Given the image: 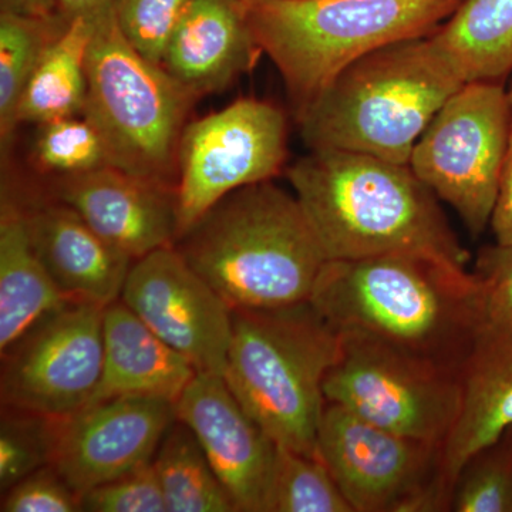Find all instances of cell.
I'll return each mask as SVG.
<instances>
[{
	"instance_id": "6da1fadb",
	"label": "cell",
	"mask_w": 512,
	"mask_h": 512,
	"mask_svg": "<svg viewBox=\"0 0 512 512\" xmlns=\"http://www.w3.org/2000/svg\"><path fill=\"white\" fill-rule=\"evenodd\" d=\"M309 302L340 336L369 340L457 375L483 332L476 274L427 256L328 261Z\"/></svg>"
},
{
	"instance_id": "7a4b0ae2",
	"label": "cell",
	"mask_w": 512,
	"mask_h": 512,
	"mask_svg": "<svg viewBox=\"0 0 512 512\" xmlns=\"http://www.w3.org/2000/svg\"><path fill=\"white\" fill-rule=\"evenodd\" d=\"M286 175L328 261L404 254L467 268L470 252L410 164L322 148Z\"/></svg>"
},
{
	"instance_id": "3957f363",
	"label": "cell",
	"mask_w": 512,
	"mask_h": 512,
	"mask_svg": "<svg viewBox=\"0 0 512 512\" xmlns=\"http://www.w3.org/2000/svg\"><path fill=\"white\" fill-rule=\"evenodd\" d=\"M174 247L232 309L309 301L328 262L298 197L272 180L222 198Z\"/></svg>"
},
{
	"instance_id": "277c9868",
	"label": "cell",
	"mask_w": 512,
	"mask_h": 512,
	"mask_svg": "<svg viewBox=\"0 0 512 512\" xmlns=\"http://www.w3.org/2000/svg\"><path fill=\"white\" fill-rule=\"evenodd\" d=\"M464 84L431 36L403 40L349 64L296 121L309 150L410 164L421 134Z\"/></svg>"
},
{
	"instance_id": "5b68a950",
	"label": "cell",
	"mask_w": 512,
	"mask_h": 512,
	"mask_svg": "<svg viewBox=\"0 0 512 512\" xmlns=\"http://www.w3.org/2000/svg\"><path fill=\"white\" fill-rule=\"evenodd\" d=\"M256 45L284 79L295 119L343 69L430 36L461 0H241Z\"/></svg>"
},
{
	"instance_id": "8992f818",
	"label": "cell",
	"mask_w": 512,
	"mask_h": 512,
	"mask_svg": "<svg viewBox=\"0 0 512 512\" xmlns=\"http://www.w3.org/2000/svg\"><path fill=\"white\" fill-rule=\"evenodd\" d=\"M224 379L279 447L316 454L326 376L342 336L311 302L284 308H235Z\"/></svg>"
},
{
	"instance_id": "52a82bcc",
	"label": "cell",
	"mask_w": 512,
	"mask_h": 512,
	"mask_svg": "<svg viewBox=\"0 0 512 512\" xmlns=\"http://www.w3.org/2000/svg\"><path fill=\"white\" fill-rule=\"evenodd\" d=\"M86 76L83 116L103 138L111 167L175 187L178 146L198 97L127 42L113 3L97 15Z\"/></svg>"
},
{
	"instance_id": "ba28073f",
	"label": "cell",
	"mask_w": 512,
	"mask_h": 512,
	"mask_svg": "<svg viewBox=\"0 0 512 512\" xmlns=\"http://www.w3.org/2000/svg\"><path fill=\"white\" fill-rule=\"evenodd\" d=\"M512 131L501 82H468L437 111L410 157L414 174L454 208L473 237L487 229Z\"/></svg>"
},
{
	"instance_id": "9c48e42d",
	"label": "cell",
	"mask_w": 512,
	"mask_h": 512,
	"mask_svg": "<svg viewBox=\"0 0 512 512\" xmlns=\"http://www.w3.org/2000/svg\"><path fill=\"white\" fill-rule=\"evenodd\" d=\"M342 340V353L323 386L326 402L443 448L460 414V375L369 340Z\"/></svg>"
},
{
	"instance_id": "30bf717a",
	"label": "cell",
	"mask_w": 512,
	"mask_h": 512,
	"mask_svg": "<svg viewBox=\"0 0 512 512\" xmlns=\"http://www.w3.org/2000/svg\"><path fill=\"white\" fill-rule=\"evenodd\" d=\"M286 156L288 121L269 101L239 99L190 121L177 154L178 239L231 192L272 180Z\"/></svg>"
},
{
	"instance_id": "8fae6325",
	"label": "cell",
	"mask_w": 512,
	"mask_h": 512,
	"mask_svg": "<svg viewBox=\"0 0 512 512\" xmlns=\"http://www.w3.org/2000/svg\"><path fill=\"white\" fill-rule=\"evenodd\" d=\"M316 456L353 512H444L436 488L440 447L384 430L326 402Z\"/></svg>"
},
{
	"instance_id": "7c38bea8",
	"label": "cell",
	"mask_w": 512,
	"mask_h": 512,
	"mask_svg": "<svg viewBox=\"0 0 512 512\" xmlns=\"http://www.w3.org/2000/svg\"><path fill=\"white\" fill-rule=\"evenodd\" d=\"M106 306L67 303L2 353V407L63 419L92 402L103 372Z\"/></svg>"
},
{
	"instance_id": "4fadbf2b",
	"label": "cell",
	"mask_w": 512,
	"mask_h": 512,
	"mask_svg": "<svg viewBox=\"0 0 512 512\" xmlns=\"http://www.w3.org/2000/svg\"><path fill=\"white\" fill-rule=\"evenodd\" d=\"M120 299L197 372L225 375L234 309L177 248L134 261Z\"/></svg>"
},
{
	"instance_id": "5bb4252c",
	"label": "cell",
	"mask_w": 512,
	"mask_h": 512,
	"mask_svg": "<svg viewBox=\"0 0 512 512\" xmlns=\"http://www.w3.org/2000/svg\"><path fill=\"white\" fill-rule=\"evenodd\" d=\"M177 420L174 403L119 397L52 419L50 466L82 495L153 463Z\"/></svg>"
},
{
	"instance_id": "9a60e30c",
	"label": "cell",
	"mask_w": 512,
	"mask_h": 512,
	"mask_svg": "<svg viewBox=\"0 0 512 512\" xmlns=\"http://www.w3.org/2000/svg\"><path fill=\"white\" fill-rule=\"evenodd\" d=\"M200 441L237 512H271L278 444L238 402L224 376L198 372L174 404Z\"/></svg>"
},
{
	"instance_id": "2e32d148",
	"label": "cell",
	"mask_w": 512,
	"mask_h": 512,
	"mask_svg": "<svg viewBox=\"0 0 512 512\" xmlns=\"http://www.w3.org/2000/svg\"><path fill=\"white\" fill-rule=\"evenodd\" d=\"M55 200L73 208L114 248L137 261L178 239L175 187L120 168L59 175Z\"/></svg>"
},
{
	"instance_id": "e0dca14e",
	"label": "cell",
	"mask_w": 512,
	"mask_h": 512,
	"mask_svg": "<svg viewBox=\"0 0 512 512\" xmlns=\"http://www.w3.org/2000/svg\"><path fill=\"white\" fill-rule=\"evenodd\" d=\"M22 207L32 247L67 298L101 306L119 301L133 259L63 202Z\"/></svg>"
},
{
	"instance_id": "ac0fdd59",
	"label": "cell",
	"mask_w": 512,
	"mask_h": 512,
	"mask_svg": "<svg viewBox=\"0 0 512 512\" xmlns=\"http://www.w3.org/2000/svg\"><path fill=\"white\" fill-rule=\"evenodd\" d=\"M460 380V414L441 448L436 478L444 511H450L454 481L468 458L512 427V328L481 333Z\"/></svg>"
},
{
	"instance_id": "d6986e66",
	"label": "cell",
	"mask_w": 512,
	"mask_h": 512,
	"mask_svg": "<svg viewBox=\"0 0 512 512\" xmlns=\"http://www.w3.org/2000/svg\"><path fill=\"white\" fill-rule=\"evenodd\" d=\"M262 55L241 0H190L165 50L163 67L200 99L251 72Z\"/></svg>"
},
{
	"instance_id": "ffe728a7",
	"label": "cell",
	"mask_w": 512,
	"mask_h": 512,
	"mask_svg": "<svg viewBox=\"0 0 512 512\" xmlns=\"http://www.w3.org/2000/svg\"><path fill=\"white\" fill-rule=\"evenodd\" d=\"M103 343V372L90 404L119 397L175 404L197 376V369L121 299L104 308Z\"/></svg>"
},
{
	"instance_id": "44dd1931",
	"label": "cell",
	"mask_w": 512,
	"mask_h": 512,
	"mask_svg": "<svg viewBox=\"0 0 512 512\" xmlns=\"http://www.w3.org/2000/svg\"><path fill=\"white\" fill-rule=\"evenodd\" d=\"M30 242L25 211L3 195L0 212V353L67 303Z\"/></svg>"
},
{
	"instance_id": "7402d4cb",
	"label": "cell",
	"mask_w": 512,
	"mask_h": 512,
	"mask_svg": "<svg viewBox=\"0 0 512 512\" xmlns=\"http://www.w3.org/2000/svg\"><path fill=\"white\" fill-rule=\"evenodd\" d=\"M430 36L466 83L512 73V0H461Z\"/></svg>"
},
{
	"instance_id": "603a6c76",
	"label": "cell",
	"mask_w": 512,
	"mask_h": 512,
	"mask_svg": "<svg viewBox=\"0 0 512 512\" xmlns=\"http://www.w3.org/2000/svg\"><path fill=\"white\" fill-rule=\"evenodd\" d=\"M99 13L73 19L47 46L19 101L18 126L83 116L87 50Z\"/></svg>"
},
{
	"instance_id": "cb8c5ba5",
	"label": "cell",
	"mask_w": 512,
	"mask_h": 512,
	"mask_svg": "<svg viewBox=\"0 0 512 512\" xmlns=\"http://www.w3.org/2000/svg\"><path fill=\"white\" fill-rule=\"evenodd\" d=\"M153 466L168 512H237L200 441L181 421L165 433Z\"/></svg>"
},
{
	"instance_id": "d4e9b609",
	"label": "cell",
	"mask_w": 512,
	"mask_h": 512,
	"mask_svg": "<svg viewBox=\"0 0 512 512\" xmlns=\"http://www.w3.org/2000/svg\"><path fill=\"white\" fill-rule=\"evenodd\" d=\"M69 20L62 15L33 18L2 12L0 16V137L2 146L15 133L16 113L26 84L42 59L47 46Z\"/></svg>"
},
{
	"instance_id": "484cf974",
	"label": "cell",
	"mask_w": 512,
	"mask_h": 512,
	"mask_svg": "<svg viewBox=\"0 0 512 512\" xmlns=\"http://www.w3.org/2000/svg\"><path fill=\"white\" fill-rule=\"evenodd\" d=\"M271 512H353L318 456L278 447Z\"/></svg>"
},
{
	"instance_id": "4316f807",
	"label": "cell",
	"mask_w": 512,
	"mask_h": 512,
	"mask_svg": "<svg viewBox=\"0 0 512 512\" xmlns=\"http://www.w3.org/2000/svg\"><path fill=\"white\" fill-rule=\"evenodd\" d=\"M450 511L512 512V427L468 458L454 481Z\"/></svg>"
},
{
	"instance_id": "83f0119b",
	"label": "cell",
	"mask_w": 512,
	"mask_h": 512,
	"mask_svg": "<svg viewBox=\"0 0 512 512\" xmlns=\"http://www.w3.org/2000/svg\"><path fill=\"white\" fill-rule=\"evenodd\" d=\"M37 128L33 156L42 170L59 177L110 165L106 144L86 117H64Z\"/></svg>"
},
{
	"instance_id": "f1b7e54d",
	"label": "cell",
	"mask_w": 512,
	"mask_h": 512,
	"mask_svg": "<svg viewBox=\"0 0 512 512\" xmlns=\"http://www.w3.org/2000/svg\"><path fill=\"white\" fill-rule=\"evenodd\" d=\"M52 419L2 407L0 490L8 491L29 474L49 466Z\"/></svg>"
},
{
	"instance_id": "f546056e",
	"label": "cell",
	"mask_w": 512,
	"mask_h": 512,
	"mask_svg": "<svg viewBox=\"0 0 512 512\" xmlns=\"http://www.w3.org/2000/svg\"><path fill=\"white\" fill-rule=\"evenodd\" d=\"M190 0H113L117 25L134 49L163 66L170 43Z\"/></svg>"
},
{
	"instance_id": "4dcf8cb0",
	"label": "cell",
	"mask_w": 512,
	"mask_h": 512,
	"mask_svg": "<svg viewBox=\"0 0 512 512\" xmlns=\"http://www.w3.org/2000/svg\"><path fill=\"white\" fill-rule=\"evenodd\" d=\"M87 512H168L153 463L80 495Z\"/></svg>"
},
{
	"instance_id": "1f68e13d",
	"label": "cell",
	"mask_w": 512,
	"mask_h": 512,
	"mask_svg": "<svg viewBox=\"0 0 512 512\" xmlns=\"http://www.w3.org/2000/svg\"><path fill=\"white\" fill-rule=\"evenodd\" d=\"M474 274L483 292V332L512 328V244L481 248Z\"/></svg>"
},
{
	"instance_id": "d6a6232c",
	"label": "cell",
	"mask_w": 512,
	"mask_h": 512,
	"mask_svg": "<svg viewBox=\"0 0 512 512\" xmlns=\"http://www.w3.org/2000/svg\"><path fill=\"white\" fill-rule=\"evenodd\" d=\"M0 511L77 512L82 505L80 495L49 464L5 491Z\"/></svg>"
},
{
	"instance_id": "836d02e7",
	"label": "cell",
	"mask_w": 512,
	"mask_h": 512,
	"mask_svg": "<svg viewBox=\"0 0 512 512\" xmlns=\"http://www.w3.org/2000/svg\"><path fill=\"white\" fill-rule=\"evenodd\" d=\"M490 227L497 244H512V131Z\"/></svg>"
},
{
	"instance_id": "e575fe53",
	"label": "cell",
	"mask_w": 512,
	"mask_h": 512,
	"mask_svg": "<svg viewBox=\"0 0 512 512\" xmlns=\"http://www.w3.org/2000/svg\"><path fill=\"white\" fill-rule=\"evenodd\" d=\"M2 12L33 18H53L60 15L56 0H0Z\"/></svg>"
},
{
	"instance_id": "d590c367",
	"label": "cell",
	"mask_w": 512,
	"mask_h": 512,
	"mask_svg": "<svg viewBox=\"0 0 512 512\" xmlns=\"http://www.w3.org/2000/svg\"><path fill=\"white\" fill-rule=\"evenodd\" d=\"M111 2L113 0H56L60 15L69 22L79 16L93 15Z\"/></svg>"
},
{
	"instance_id": "8d00e7d4",
	"label": "cell",
	"mask_w": 512,
	"mask_h": 512,
	"mask_svg": "<svg viewBox=\"0 0 512 512\" xmlns=\"http://www.w3.org/2000/svg\"><path fill=\"white\" fill-rule=\"evenodd\" d=\"M507 94H508V100H510L511 110H512V80H511V84H510V89L507 90Z\"/></svg>"
}]
</instances>
